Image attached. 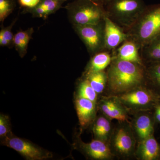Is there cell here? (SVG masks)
<instances>
[{
  "mask_svg": "<svg viewBox=\"0 0 160 160\" xmlns=\"http://www.w3.org/2000/svg\"><path fill=\"white\" fill-rule=\"evenodd\" d=\"M106 71V95L117 96L146 85L145 66L112 59Z\"/></svg>",
  "mask_w": 160,
  "mask_h": 160,
  "instance_id": "cell-1",
  "label": "cell"
},
{
  "mask_svg": "<svg viewBox=\"0 0 160 160\" xmlns=\"http://www.w3.org/2000/svg\"><path fill=\"white\" fill-rule=\"evenodd\" d=\"M139 50L160 34V4L146 6L142 13L126 32Z\"/></svg>",
  "mask_w": 160,
  "mask_h": 160,
  "instance_id": "cell-2",
  "label": "cell"
},
{
  "mask_svg": "<svg viewBox=\"0 0 160 160\" xmlns=\"http://www.w3.org/2000/svg\"><path fill=\"white\" fill-rule=\"evenodd\" d=\"M143 0H110L104 6L106 16L127 32L146 7Z\"/></svg>",
  "mask_w": 160,
  "mask_h": 160,
  "instance_id": "cell-3",
  "label": "cell"
},
{
  "mask_svg": "<svg viewBox=\"0 0 160 160\" xmlns=\"http://www.w3.org/2000/svg\"><path fill=\"white\" fill-rule=\"evenodd\" d=\"M137 142L130 122H118L114 126L108 145L112 153L118 159L135 158Z\"/></svg>",
  "mask_w": 160,
  "mask_h": 160,
  "instance_id": "cell-4",
  "label": "cell"
},
{
  "mask_svg": "<svg viewBox=\"0 0 160 160\" xmlns=\"http://www.w3.org/2000/svg\"><path fill=\"white\" fill-rule=\"evenodd\" d=\"M66 9L72 26L98 24L106 17L104 6L91 0H74Z\"/></svg>",
  "mask_w": 160,
  "mask_h": 160,
  "instance_id": "cell-5",
  "label": "cell"
},
{
  "mask_svg": "<svg viewBox=\"0 0 160 160\" xmlns=\"http://www.w3.org/2000/svg\"><path fill=\"white\" fill-rule=\"evenodd\" d=\"M117 96L132 115L140 111L152 110L160 102V96L146 85Z\"/></svg>",
  "mask_w": 160,
  "mask_h": 160,
  "instance_id": "cell-6",
  "label": "cell"
},
{
  "mask_svg": "<svg viewBox=\"0 0 160 160\" xmlns=\"http://www.w3.org/2000/svg\"><path fill=\"white\" fill-rule=\"evenodd\" d=\"M72 26L91 56L105 51V19L98 24Z\"/></svg>",
  "mask_w": 160,
  "mask_h": 160,
  "instance_id": "cell-7",
  "label": "cell"
},
{
  "mask_svg": "<svg viewBox=\"0 0 160 160\" xmlns=\"http://www.w3.org/2000/svg\"><path fill=\"white\" fill-rule=\"evenodd\" d=\"M1 144L14 149L28 160H43L51 158V152L39 147L28 140L15 136L12 132L1 140Z\"/></svg>",
  "mask_w": 160,
  "mask_h": 160,
  "instance_id": "cell-8",
  "label": "cell"
},
{
  "mask_svg": "<svg viewBox=\"0 0 160 160\" xmlns=\"http://www.w3.org/2000/svg\"><path fill=\"white\" fill-rule=\"evenodd\" d=\"M98 110L112 120L129 122V112L117 96L101 95L97 103Z\"/></svg>",
  "mask_w": 160,
  "mask_h": 160,
  "instance_id": "cell-9",
  "label": "cell"
},
{
  "mask_svg": "<svg viewBox=\"0 0 160 160\" xmlns=\"http://www.w3.org/2000/svg\"><path fill=\"white\" fill-rule=\"evenodd\" d=\"M75 141V147L88 159H114V156L110 151L108 143L106 142L93 139L90 142L85 143L82 141L79 136H77Z\"/></svg>",
  "mask_w": 160,
  "mask_h": 160,
  "instance_id": "cell-10",
  "label": "cell"
},
{
  "mask_svg": "<svg viewBox=\"0 0 160 160\" xmlns=\"http://www.w3.org/2000/svg\"><path fill=\"white\" fill-rule=\"evenodd\" d=\"M132 115L129 122L137 143L153 135L156 123L152 110L140 111Z\"/></svg>",
  "mask_w": 160,
  "mask_h": 160,
  "instance_id": "cell-11",
  "label": "cell"
},
{
  "mask_svg": "<svg viewBox=\"0 0 160 160\" xmlns=\"http://www.w3.org/2000/svg\"><path fill=\"white\" fill-rule=\"evenodd\" d=\"M75 105L81 129L91 126L97 116V103L87 99L75 97Z\"/></svg>",
  "mask_w": 160,
  "mask_h": 160,
  "instance_id": "cell-12",
  "label": "cell"
},
{
  "mask_svg": "<svg viewBox=\"0 0 160 160\" xmlns=\"http://www.w3.org/2000/svg\"><path fill=\"white\" fill-rule=\"evenodd\" d=\"M105 22V51L112 52L128 39V34L106 16Z\"/></svg>",
  "mask_w": 160,
  "mask_h": 160,
  "instance_id": "cell-13",
  "label": "cell"
},
{
  "mask_svg": "<svg viewBox=\"0 0 160 160\" xmlns=\"http://www.w3.org/2000/svg\"><path fill=\"white\" fill-rule=\"evenodd\" d=\"M112 59L128 61L145 66L140 56L139 49L133 41L127 39L113 51Z\"/></svg>",
  "mask_w": 160,
  "mask_h": 160,
  "instance_id": "cell-14",
  "label": "cell"
},
{
  "mask_svg": "<svg viewBox=\"0 0 160 160\" xmlns=\"http://www.w3.org/2000/svg\"><path fill=\"white\" fill-rule=\"evenodd\" d=\"M135 158L138 160H160V145L154 135L138 143Z\"/></svg>",
  "mask_w": 160,
  "mask_h": 160,
  "instance_id": "cell-15",
  "label": "cell"
},
{
  "mask_svg": "<svg viewBox=\"0 0 160 160\" xmlns=\"http://www.w3.org/2000/svg\"><path fill=\"white\" fill-rule=\"evenodd\" d=\"M112 120L102 113L97 116L91 126L93 139L108 143L114 128Z\"/></svg>",
  "mask_w": 160,
  "mask_h": 160,
  "instance_id": "cell-16",
  "label": "cell"
},
{
  "mask_svg": "<svg viewBox=\"0 0 160 160\" xmlns=\"http://www.w3.org/2000/svg\"><path fill=\"white\" fill-rule=\"evenodd\" d=\"M112 60L111 52L103 51L91 56L82 77H86L94 72L106 70Z\"/></svg>",
  "mask_w": 160,
  "mask_h": 160,
  "instance_id": "cell-17",
  "label": "cell"
},
{
  "mask_svg": "<svg viewBox=\"0 0 160 160\" xmlns=\"http://www.w3.org/2000/svg\"><path fill=\"white\" fill-rule=\"evenodd\" d=\"M144 65L146 86L160 96V61Z\"/></svg>",
  "mask_w": 160,
  "mask_h": 160,
  "instance_id": "cell-18",
  "label": "cell"
},
{
  "mask_svg": "<svg viewBox=\"0 0 160 160\" xmlns=\"http://www.w3.org/2000/svg\"><path fill=\"white\" fill-rule=\"evenodd\" d=\"M144 64L160 61V34L139 50Z\"/></svg>",
  "mask_w": 160,
  "mask_h": 160,
  "instance_id": "cell-19",
  "label": "cell"
},
{
  "mask_svg": "<svg viewBox=\"0 0 160 160\" xmlns=\"http://www.w3.org/2000/svg\"><path fill=\"white\" fill-rule=\"evenodd\" d=\"M33 32L34 29L30 28L25 31L18 32L14 35L13 45L21 58H24L27 53L28 45Z\"/></svg>",
  "mask_w": 160,
  "mask_h": 160,
  "instance_id": "cell-20",
  "label": "cell"
},
{
  "mask_svg": "<svg viewBox=\"0 0 160 160\" xmlns=\"http://www.w3.org/2000/svg\"><path fill=\"white\" fill-rule=\"evenodd\" d=\"M75 97L87 99L96 103L98 100V95L92 88L89 81L83 77L78 82Z\"/></svg>",
  "mask_w": 160,
  "mask_h": 160,
  "instance_id": "cell-21",
  "label": "cell"
},
{
  "mask_svg": "<svg viewBox=\"0 0 160 160\" xmlns=\"http://www.w3.org/2000/svg\"><path fill=\"white\" fill-rule=\"evenodd\" d=\"M84 78L89 81L90 85L98 95L101 96L104 92H106L107 85L106 70L91 73Z\"/></svg>",
  "mask_w": 160,
  "mask_h": 160,
  "instance_id": "cell-22",
  "label": "cell"
},
{
  "mask_svg": "<svg viewBox=\"0 0 160 160\" xmlns=\"http://www.w3.org/2000/svg\"><path fill=\"white\" fill-rule=\"evenodd\" d=\"M66 0H40L38 6H41L46 11L48 16L54 13L62 7Z\"/></svg>",
  "mask_w": 160,
  "mask_h": 160,
  "instance_id": "cell-23",
  "label": "cell"
},
{
  "mask_svg": "<svg viewBox=\"0 0 160 160\" xmlns=\"http://www.w3.org/2000/svg\"><path fill=\"white\" fill-rule=\"evenodd\" d=\"M15 22H13L8 27L1 29L0 31V45L1 46H9L12 44L13 45L14 36L12 34V29Z\"/></svg>",
  "mask_w": 160,
  "mask_h": 160,
  "instance_id": "cell-24",
  "label": "cell"
},
{
  "mask_svg": "<svg viewBox=\"0 0 160 160\" xmlns=\"http://www.w3.org/2000/svg\"><path fill=\"white\" fill-rule=\"evenodd\" d=\"M12 133L11 125L9 117L3 114L0 116V138L6 137Z\"/></svg>",
  "mask_w": 160,
  "mask_h": 160,
  "instance_id": "cell-25",
  "label": "cell"
},
{
  "mask_svg": "<svg viewBox=\"0 0 160 160\" xmlns=\"http://www.w3.org/2000/svg\"><path fill=\"white\" fill-rule=\"evenodd\" d=\"M13 4L11 0H0V21L3 22L12 12Z\"/></svg>",
  "mask_w": 160,
  "mask_h": 160,
  "instance_id": "cell-26",
  "label": "cell"
},
{
  "mask_svg": "<svg viewBox=\"0 0 160 160\" xmlns=\"http://www.w3.org/2000/svg\"><path fill=\"white\" fill-rule=\"evenodd\" d=\"M40 0H19L20 4L26 8H33L39 3Z\"/></svg>",
  "mask_w": 160,
  "mask_h": 160,
  "instance_id": "cell-27",
  "label": "cell"
},
{
  "mask_svg": "<svg viewBox=\"0 0 160 160\" xmlns=\"http://www.w3.org/2000/svg\"><path fill=\"white\" fill-rule=\"evenodd\" d=\"M152 111L155 123L160 124V102L156 105Z\"/></svg>",
  "mask_w": 160,
  "mask_h": 160,
  "instance_id": "cell-28",
  "label": "cell"
},
{
  "mask_svg": "<svg viewBox=\"0 0 160 160\" xmlns=\"http://www.w3.org/2000/svg\"><path fill=\"white\" fill-rule=\"evenodd\" d=\"M91 1H93L94 2L100 4V5H102L104 6L110 0H91Z\"/></svg>",
  "mask_w": 160,
  "mask_h": 160,
  "instance_id": "cell-29",
  "label": "cell"
}]
</instances>
